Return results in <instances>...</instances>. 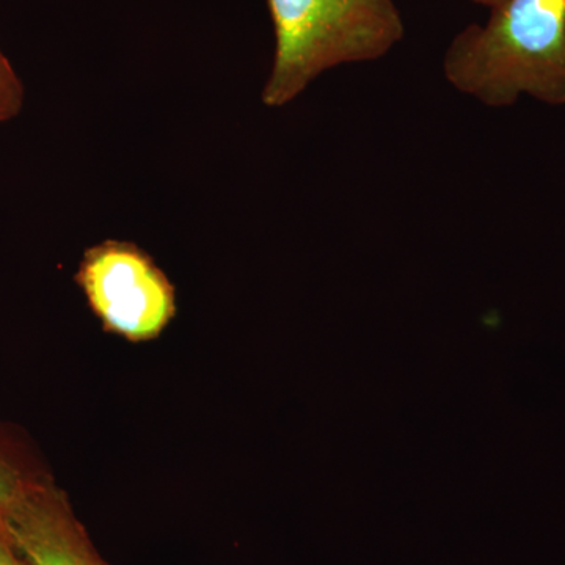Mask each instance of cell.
I'll use <instances>...</instances> for the list:
<instances>
[{"label":"cell","mask_w":565,"mask_h":565,"mask_svg":"<svg viewBox=\"0 0 565 565\" xmlns=\"http://www.w3.org/2000/svg\"><path fill=\"white\" fill-rule=\"evenodd\" d=\"M486 24L457 33L446 50V81L489 107L522 96L565 104V0H505Z\"/></svg>","instance_id":"1"},{"label":"cell","mask_w":565,"mask_h":565,"mask_svg":"<svg viewBox=\"0 0 565 565\" xmlns=\"http://www.w3.org/2000/svg\"><path fill=\"white\" fill-rule=\"evenodd\" d=\"M275 31L273 71L263 103L294 102L323 71L374 62L403 41L393 0H267Z\"/></svg>","instance_id":"2"},{"label":"cell","mask_w":565,"mask_h":565,"mask_svg":"<svg viewBox=\"0 0 565 565\" xmlns=\"http://www.w3.org/2000/svg\"><path fill=\"white\" fill-rule=\"evenodd\" d=\"M76 280L104 327L128 340L158 337L177 313L172 282L134 244L106 241L88 248Z\"/></svg>","instance_id":"3"},{"label":"cell","mask_w":565,"mask_h":565,"mask_svg":"<svg viewBox=\"0 0 565 565\" xmlns=\"http://www.w3.org/2000/svg\"><path fill=\"white\" fill-rule=\"evenodd\" d=\"M2 531L29 565H106L65 497L41 479L11 504Z\"/></svg>","instance_id":"4"},{"label":"cell","mask_w":565,"mask_h":565,"mask_svg":"<svg viewBox=\"0 0 565 565\" xmlns=\"http://www.w3.org/2000/svg\"><path fill=\"white\" fill-rule=\"evenodd\" d=\"M33 481H36V478L25 473L21 465L10 457L6 449L0 448V530L3 516L9 512L11 504Z\"/></svg>","instance_id":"5"},{"label":"cell","mask_w":565,"mask_h":565,"mask_svg":"<svg viewBox=\"0 0 565 565\" xmlns=\"http://www.w3.org/2000/svg\"><path fill=\"white\" fill-rule=\"evenodd\" d=\"M24 104V87L9 58L0 51V122L17 117Z\"/></svg>","instance_id":"6"},{"label":"cell","mask_w":565,"mask_h":565,"mask_svg":"<svg viewBox=\"0 0 565 565\" xmlns=\"http://www.w3.org/2000/svg\"><path fill=\"white\" fill-rule=\"evenodd\" d=\"M0 565H29L2 530H0Z\"/></svg>","instance_id":"7"},{"label":"cell","mask_w":565,"mask_h":565,"mask_svg":"<svg viewBox=\"0 0 565 565\" xmlns=\"http://www.w3.org/2000/svg\"><path fill=\"white\" fill-rule=\"evenodd\" d=\"M471 2L479 3V6L487 7V9H497L498 6L504 3L505 0H471Z\"/></svg>","instance_id":"8"}]
</instances>
